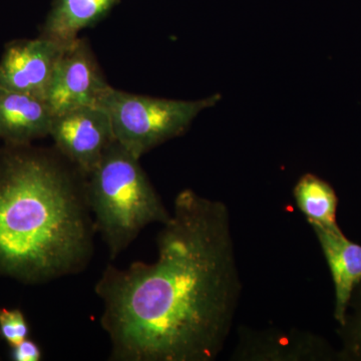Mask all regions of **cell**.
<instances>
[{"mask_svg":"<svg viewBox=\"0 0 361 361\" xmlns=\"http://www.w3.org/2000/svg\"><path fill=\"white\" fill-rule=\"evenodd\" d=\"M87 194L94 227L111 259L120 256L145 228L165 224L171 216L140 159L116 141L87 176Z\"/></svg>","mask_w":361,"mask_h":361,"instance_id":"obj_3","label":"cell"},{"mask_svg":"<svg viewBox=\"0 0 361 361\" xmlns=\"http://www.w3.org/2000/svg\"><path fill=\"white\" fill-rule=\"evenodd\" d=\"M42 353L39 344L26 338L16 345L11 346V360L14 361H40Z\"/></svg>","mask_w":361,"mask_h":361,"instance_id":"obj_15","label":"cell"},{"mask_svg":"<svg viewBox=\"0 0 361 361\" xmlns=\"http://www.w3.org/2000/svg\"><path fill=\"white\" fill-rule=\"evenodd\" d=\"M220 94L197 101L130 94L109 87L96 106L110 116L116 141L137 159L184 134L196 116L215 106Z\"/></svg>","mask_w":361,"mask_h":361,"instance_id":"obj_4","label":"cell"},{"mask_svg":"<svg viewBox=\"0 0 361 361\" xmlns=\"http://www.w3.org/2000/svg\"><path fill=\"white\" fill-rule=\"evenodd\" d=\"M54 116L44 97L0 87V140L4 144L25 146L47 137Z\"/></svg>","mask_w":361,"mask_h":361,"instance_id":"obj_9","label":"cell"},{"mask_svg":"<svg viewBox=\"0 0 361 361\" xmlns=\"http://www.w3.org/2000/svg\"><path fill=\"white\" fill-rule=\"evenodd\" d=\"M338 336L341 341L338 357L361 361V281L351 295L343 322L339 325Z\"/></svg>","mask_w":361,"mask_h":361,"instance_id":"obj_13","label":"cell"},{"mask_svg":"<svg viewBox=\"0 0 361 361\" xmlns=\"http://www.w3.org/2000/svg\"><path fill=\"white\" fill-rule=\"evenodd\" d=\"M293 195L311 227L337 224L338 199L329 183L315 175H303L294 187Z\"/></svg>","mask_w":361,"mask_h":361,"instance_id":"obj_12","label":"cell"},{"mask_svg":"<svg viewBox=\"0 0 361 361\" xmlns=\"http://www.w3.org/2000/svg\"><path fill=\"white\" fill-rule=\"evenodd\" d=\"M96 233L87 177L56 149L0 148V277L37 285L78 274Z\"/></svg>","mask_w":361,"mask_h":361,"instance_id":"obj_2","label":"cell"},{"mask_svg":"<svg viewBox=\"0 0 361 361\" xmlns=\"http://www.w3.org/2000/svg\"><path fill=\"white\" fill-rule=\"evenodd\" d=\"M120 0H52L40 35L68 44L106 18Z\"/></svg>","mask_w":361,"mask_h":361,"instance_id":"obj_11","label":"cell"},{"mask_svg":"<svg viewBox=\"0 0 361 361\" xmlns=\"http://www.w3.org/2000/svg\"><path fill=\"white\" fill-rule=\"evenodd\" d=\"M66 44L42 35L9 42L0 59V87L45 99Z\"/></svg>","mask_w":361,"mask_h":361,"instance_id":"obj_7","label":"cell"},{"mask_svg":"<svg viewBox=\"0 0 361 361\" xmlns=\"http://www.w3.org/2000/svg\"><path fill=\"white\" fill-rule=\"evenodd\" d=\"M155 262L108 265L94 286L113 361H212L241 295L227 206L193 190L175 198Z\"/></svg>","mask_w":361,"mask_h":361,"instance_id":"obj_1","label":"cell"},{"mask_svg":"<svg viewBox=\"0 0 361 361\" xmlns=\"http://www.w3.org/2000/svg\"><path fill=\"white\" fill-rule=\"evenodd\" d=\"M0 336L11 348L27 338L30 326L23 311L18 308H0Z\"/></svg>","mask_w":361,"mask_h":361,"instance_id":"obj_14","label":"cell"},{"mask_svg":"<svg viewBox=\"0 0 361 361\" xmlns=\"http://www.w3.org/2000/svg\"><path fill=\"white\" fill-rule=\"evenodd\" d=\"M234 357L242 360H329L338 357L319 336L302 331H247L240 336Z\"/></svg>","mask_w":361,"mask_h":361,"instance_id":"obj_8","label":"cell"},{"mask_svg":"<svg viewBox=\"0 0 361 361\" xmlns=\"http://www.w3.org/2000/svg\"><path fill=\"white\" fill-rule=\"evenodd\" d=\"M331 272L336 293L334 318L344 320L349 301L361 281V246L350 241L337 224L312 226Z\"/></svg>","mask_w":361,"mask_h":361,"instance_id":"obj_10","label":"cell"},{"mask_svg":"<svg viewBox=\"0 0 361 361\" xmlns=\"http://www.w3.org/2000/svg\"><path fill=\"white\" fill-rule=\"evenodd\" d=\"M49 137L54 149L85 177L116 141L110 116L96 106L54 115Z\"/></svg>","mask_w":361,"mask_h":361,"instance_id":"obj_6","label":"cell"},{"mask_svg":"<svg viewBox=\"0 0 361 361\" xmlns=\"http://www.w3.org/2000/svg\"><path fill=\"white\" fill-rule=\"evenodd\" d=\"M90 45L80 37L65 45L47 92L54 115L84 106H96L109 89Z\"/></svg>","mask_w":361,"mask_h":361,"instance_id":"obj_5","label":"cell"}]
</instances>
